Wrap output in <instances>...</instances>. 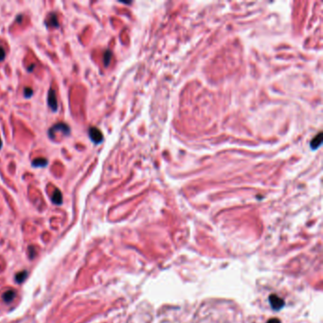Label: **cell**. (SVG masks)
Listing matches in <instances>:
<instances>
[{
	"label": "cell",
	"instance_id": "cell-11",
	"mask_svg": "<svg viewBox=\"0 0 323 323\" xmlns=\"http://www.w3.org/2000/svg\"><path fill=\"white\" fill-rule=\"evenodd\" d=\"M111 58H112V52L110 50H105V52L103 54V64H104L105 67L109 66Z\"/></svg>",
	"mask_w": 323,
	"mask_h": 323
},
{
	"label": "cell",
	"instance_id": "cell-3",
	"mask_svg": "<svg viewBox=\"0 0 323 323\" xmlns=\"http://www.w3.org/2000/svg\"><path fill=\"white\" fill-rule=\"evenodd\" d=\"M88 135L90 140L96 144H99L103 140V135L101 131L97 127H90L88 130Z\"/></svg>",
	"mask_w": 323,
	"mask_h": 323
},
{
	"label": "cell",
	"instance_id": "cell-9",
	"mask_svg": "<svg viewBox=\"0 0 323 323\" xmlns=\"http://www.w3.org/2000/svg\"><path fill=\"white\" fill-rule=\"evenodd\" d=\"M321 142H322V134L319 133V134L314 138V140L311 141V147H312L313 149H317V148H318V147L320 146Z\"/></svg>",
	"mask_w": 323,
	"mask_h": 323
},
{
	"label": "cell",
	"instance_id": "cell-7",
	"mask_svg": "<svg viewBox=\"0 0 323 323\" xmlns=\"http://www.w3.org/2000/svg\"><path fill=\"white\" fill-rule=\"evenodd\" d=\"M51 200H52V202H53L55 205H61V204H62V202H63V196H62V193H61V192H60L58 189H55Z\"/></svg>",
	"mask_w": 323,
	"mask_h": 323
},
{
	"label": "cell",
	"instance_id": "cell-14",
	"mask_svg": "<svg viewBox=\"0 0 323 323\" xmlns=\"http://www.w3.org/2000/svg\"><path fill=\"white\" fill-rule=\"evenodd\" d=\"M267 323H281V320L278 319V318H276V317H274V318L269 319V320L267 321Z\"/></svg>",
	"mask_w": 323,
	"mask_h": 323
},
{
	"label": "cell",
	"instance_id": "cell-1",
	"mask_svg": "<svg viewBox=\"0 0 323 323\" xmlns=\"http://www.w3.org/2000/svg\"><path fill=\"white\" fill-rule=\"evenodd\" d=\"M57 132H62L65 136H67V135L70 134V128H69V126L67 123H64V122H59V123H56L52 127H50V129L48 132L49 136L52 140L55 133H57Z\"/></svg>",
	"mask_w": 323,
	"mask_h": 323
},
{
	"label": "cell",
	"instance_id": "cell-13",
	"mask_svg": "<svg viewBox=\"0 0 323 323\" xmlns=\"http://www.w3.org/2000/svg\"><path fill=\"white\" fill-rule=\"evenodd\" d=\"M5 58H6V51L2 45H0V62L4 61Z\"/></svg>",
	"mask_w": 323,
	"mask_h": 323
},
{
	"label": "cell",
	"instance_id": "cell-15",
	"mask_svg": "<svg viewBox=\"0 0 323 323\" xmlns=\"http://www.w3.org/2000/svg\"><path fill=\"white\" fill-rule=\"evenodd\" d=\"M34 67H35V65H32V66H29V67H28V72H30V71H32Z\"/></svg>",
	"mask_w": 323,
	"mask_h": 323
},
{
	"label": "cell",
	"instance_id": "cell-10",
	"mask_svg": "<svg viewBox=\"0 0 323 323\" xmlns=\"http://www.w3.org/2000/svg\"><path fill=\"white\" fill-rule=\"evenodd\" d=\"M28 277V272L27 271H21L15 275V281L18 283H22Z\"/></svg>",
	"mask_w": 323,
	"mask_h": 323
},
{
	"label": "cell",
	"instance_id": "cell-4",
	"mask_svg": "<svg viewBox=\"0 0 323 323\" xmlns=\"http://www.w3.org/2000/svg\"><path fill=\"white\" fill-rule=\"evenodd\" d=\"M269 302L274 310H281L284 306V300L277 295H271L269 297Z\"/></svg>",
	"mask_w": 323,
	"mask_h": 323
},
{
	"label": "cell",
	"instance_id": "cell-16",
	"mask_svg": "<svg viewBox=\"0 0 323 323\" xmlns=\"http://www.w3.org/2000/svg\"><path fill=\"white\" fill-rule=\"evenodd\" d=\"M1 148H2V140H1V138H0V149Z\"/></svg>",
	"mask_w": 323,
	"mask_h": 323
},
{
	"label": "cell",
	"instance_id": "cell-2",
	"mask_svg": "<svg viewBox=\"0 0 323 323\" xmlns=\"http://www.w3.org/2000/svg\"><path fill=\"white\" fill-rule=\"evenodd\" d=\"M48 104L50 108L51 109L52 112H57L58 111V100L56 96V91L53 88H50L49 94H48Z\"/></svg>",
	"mask_w": 323,
	"mask_h": 323
},
{
	"label": "cell",
	"instance_id": "cell-6",
	"mask_svg": "<svg viewBox=\"0 0 323 323\" xmlns=\"http://www.w3.org/2000/svg\"><path fill=\"white\" fill-rule=\"evenodd\" d=\"M15 295H16V293H15V291L11 289V290H8L6 291L5 293H3L2 295V299H3V301L9 303V302H11L14 298H15Z\"/></svg>",
	"mask_w": 323,
	"mask_h": 323
},
{
	"label": "cell",
	"instance_id": "cell-8",
	"mask_svg": "<svg viewBox=\"0 0 323 323\" xmlns=\"http://www.w3.org/2000/svg\"><path fill=\"white\" fill-rule=\"evenodd\" d=\"M49 161L44 158V157H40V158H36L32 162V165L33 167H45L48 165Z\"/></svg>",
	"mask_w": 323,
	"mask_h": 323
},
{
	"label": "cell",
	"instance_id": "cell-5",
	"mask_svg": "<svg viewBox=\"0 0 323 323\" xmlns=\"http://www.w3.org/2000/svg\"><path fill=\"white\" fill-rule=\"evenodd\" d=\"M45 26L47 27H52V28H59V21H58V16L55 12H50L47 19H45Z\"/></svg>",
	"mask_w": 323,
	"mask_h": 323
},
{
	"label": "cell",
	"instance_id": "cell-12",
	"mask_svg": "<svg viewBox=\"0 0 323 323\" xmlns=\"http://www.w3.org/2000/svg\"><path fill=\"white\" fill-rule=\"evenodd\" d=\"M33 95V90L30 87H25L24 88V96L25 98H30Z\"/></svg>",
	"mask_w": 323,
	"mask_h": 323
}]
</instances>
